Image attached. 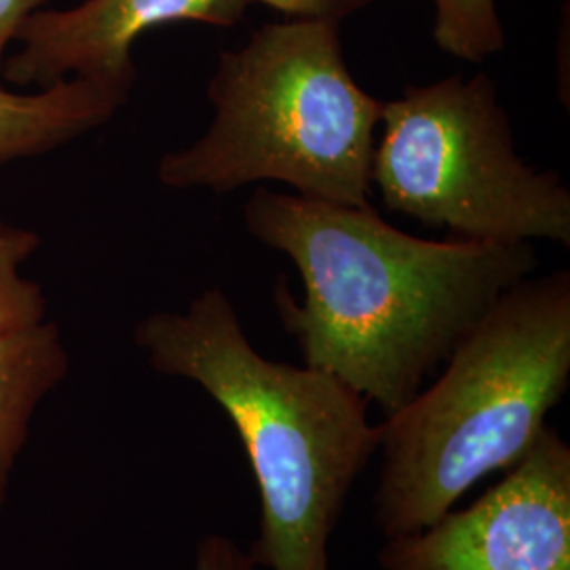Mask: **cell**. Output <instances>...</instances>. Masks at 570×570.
I'll return each instance as SVG.
<instances>
[{
	"mask_svg": "<svg viewBox=\"0 0 570 570\" xmlns=\"http://www.w3.org/2000/svg\"><path fill=\"white\" fill-rule=\"evenodd\" d=\"M254 0H85L72 9H41L21 23L7 56L2 81L51 87L68 79L136 85L131 47L146 30L199 21L233 28L245 20Z\"/></svg>",
	"mask_w": 570,
	"mask_h": 570,
	"instance_id": "cell-7",
	"label": "cell"
},
{
	"mask_svg": "<svg viewBox=\"0 0 570 570\" xmlns=\"http://www.w3.org/2000/svg\"><path fill=\"white\" fill-rule=\"evenodd\" d=\"M70 367L60 327L42 322L0 336V510L32 416Z\"/></svg>",
	"mask_w": 570,
	"mask_h": 570,
	"instance_id": "cell-9",
	"label": "cell"
},
{
	"mask_svg": "<svg viewBox=\"0 0 570 570\" xmlns=\"http://www.w3.org/2000/svg\"><path fill=\"white\" fill-rule=\"evenodd\" d=\"M47 0H0V82L9 45L16 42L21 23L45 9Z\"/></svg>",
	"mask_w": 570,
	"mask_h": 570,
	"instance_id": "cell-13",
	"label": "cell"
},
{
	"mask_svg": "<svg viewBox=\"0 0 570 570\" xmlns=\"http://www.w3.org/2000/svg\"><path fill=\"white\" fill-rule=\"evenodd\" d=\"M268 9L284 13L287 20L336 21L343 20L364 11L372 4L385 0H254Z\"/></svg>",
	"mask_w": 570,
	"mask_h": 570,
	"instance_id": "cell-12",
	"label": "cell"
},
{
	"mask_svg": "<svg viewBox=\"0 0 570 570\" xmlns=\"http://www.w3.org/2000/svg\"><path fill=\"white\" fill-rule=\"evenodd\" d=\"M214 119L197 142L167 153V188L228 195L284 183L306 199L367 205L376 127L385 102L346 66L341 23L287 20L254 30L223 51L207 82Z\"/></svg>",
	"mask_w": 570,
	"mask_h": 570,
	"instance_id": "cell-4",
	"label": "cell"
},
{
	"mask_svg": "<svg viewBox=\"0 0 570 570\" xmlns=\"http://www.w3.org/2000/svg\"><path fill=\"white\" fill-rule=\"evenodd\" d=\"M225 534H205L197 546L195 570H223Z\"/></svg>",
	"mask_w": 570,
	"mask_h": 570,
	"instance_id": "cell-14",
	"label": "cell"
},
{
	"mask_svg": "<svg viewBox=\"0 0 570 570\" xmlns=\"http://www.w3.org/2000/svg\"><path fill=\"white\" fill-rule=\"evenodd\" d=\"M372 186L391 212L482 244L570 245V190L518 153L487 72L410 85L385 102Z\"/></svg>",
	"mask_w": 570,
	"mask_h": 570,
	"instance_id": "cell-5",
	"label": "cell"
},
{
	"mask_svg": "<svg viewBox=\"0 0 570 570\" xmlns=\"http://www.w3.org/2000/svg\"><path fill=\"white\" fill-rule=\"evenodd\" d=\"M134 338L153 370L197 383L237 429L261 497L252 564L330 570L346 497L379 452L366 397L326 370L266 360L218 287L150 313Z\"/></svg>",
	"mask_w": 570,
	"mask_h": 570,
	"instance_id": "cell-2",
	"label": "cell"
},
{
	"mask_svg": "<svg viewBox=\"0 0 570 570\" xmlns=\"http://www.w3.org/2000/svg\"><path fill=\"white\" fill-rule=\"evenodd\" d=\"M223 570H258L252 560L247 558L245 551L239 550L228 537L225 541V551H223Z\"/></svg>",
	"mask_w": 570,
	"mask_h": 570,
	"instance_id": "cell-15",
	"label": "cell"
},
{
	"mask_svg": "<svg viewBox=\"0 0 570 570\" xmlns=\"http://www.w3.org/2000/svg\"><path fill=\"white\" fill-rule=\"evenodd\" d=\"M41 247V237L0 216V336L39 326L47 315L41 285L21 275L23 263Z\"/></svg>",
	"mask_w": 570,
	"mask_h": 570,
	"instance_id": "cell-10",
	"label": "cell"
},
{
	"mask_svg": "<svg viewBox=\"0 0 570 570\" xmlns=\"http://www.w3.org/2000/svg\"><path fill=\"white\" fill-rule=\"evenodd\" d=\"M134 85L68 79L37 94H13L0 85V165L39 157L104 127Z\"/></svg>",
	"mask_w": 570,
	"mask_h": 570,
	"instance_id": "cell-8",
	"label": "cell"
},
{
	"mask_svg": "<svg viewBox=\"0 0 570 570\" xmlns=\"http://www.w3.org/2000/svg\"><path fill=\"white\" fill-rule=\"evenodd\" d=\"M247 233L284 252L303 279L273 301L305 366L379 404H407L497 298L537 268L530 244L431 242L397 230L370 205H341L258 188Z\"/></svg>",
	"mask_w": 570,
	"mask_h": 570,
	"instance_id": "cell-1",
	"label": "cell"
},
{
	"mask_svg": "<svg viewBox=\"0 0 570 570\" xmlns=\"http://www.w3.org/2000/svg\"><path fill=\"white\" fill-rule=\"evenodd\" d=\"M383 570H570V446L553 428L465 510L391 537Z\"/></svg>",
	"mask_w": 570,
	"mask_h": 570,
	"instance_id": "cell-6",
	"label": "cell"
},
{
	"mask_svg": "<svg viewBox=\"0 0 570 570\" xmlns=\"http://www.w3.org/2000/svg\"><path fill=\"white\" fill-rule=\"evenodd\" d=\"M570 381V273L524 277L456 343L444 374L379 425L374 524L425 529L543 433Z\"/></svg>",
	"mask_w": 570,
	"mask_h": 570,
	"instance_id": "cell-3",
	"label": "cell"
},
{
	"mask_svg": "<svg viewBox=\"0 0 570 570\" xmlns=\"http://www.w3.org/2000/svg\"><path fill=\"white\" fill-rule=\"evenodd\" d=\"M433 41L459 60H489L505 49L508 37L497 0H433Z\"/></svg>",
	"mask_w": 570,
	"mask_h": 570,
	"instance_id": "cell-11",
	"label": "cell"
}]
</instances>
